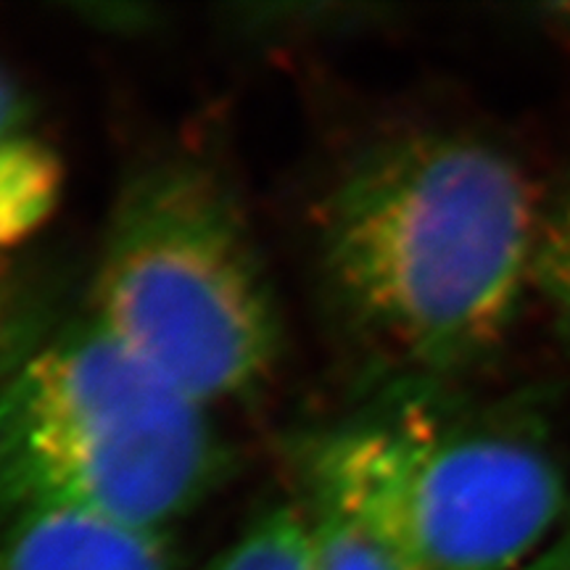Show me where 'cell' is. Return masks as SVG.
<instances>
[{
  "mask_svg": "<svg viewBox=\"0 0 570 570\" xmlns=\"http://www.w3.org/2000/svg\"><path fill=\"white\" fill-rule=\"evenodd\" d=\"M529 570H570V520L558 541Z\"/></svg>",
  "mask_w": 570,
  "mask_h": 570,
  "instance_id": "8fae6325",
  "label": "cell"
},
{
  "mask_svg": "<svg viewBox=\"0 0 570 570\" xmlns=\"http://www.w3.org/2000/svg\"><path fill=\"white\" fill-rule=\"evenodd\" d=\"M547 17L552 19L554 27H562V30L570 32V3L552 6V9H547Z\"/></svg>",
  "mask_w": 570,
  "mask_h": 570,
  "instance_id": "7c38bea8",
  "label": "cell"
},
{
  "mask_svg": "<svg viewBox=\"0 0 570 570\" xmlns=\"http://www.w3.org/2000/svg\"><path fill=\"white\" fill-rule=\"evenodd\" d=\"M0 570H180L169 537L88 512H0Z\"/></svg>",
  "mask_w": 570,
  "mask_h": 570,
  "instance_id": "5b68a950",
  "label": "cell"
},
{
  "mask_svg": "<svg viewBox=\"0 0 570 570\" xmlns=\"http://www.w3.org/2000/svg\"><path fill=\"white\" fill-rule=\"evenodd\" d=\"M206 570H315L309 525L298 499L256 512Z\"/></svg>",
  "mask_w": 570,
  "mask_h": 570,
  "instance_id": "52a82bcc",
  "label": "cell"
},
{
  "mask_svg": "<svg viewBox=\"0 0 570 570\" xmlns=\"http://www.w3.org/2000/svg\"><path fill=\"white\" fill-rule=\"evenodd\" d=\"M225 473L212 410L88 317L0 373V512L61 508L169 537Z\"/></svg>",
  "mask_w": 570,
  "mask_h": 570,
  "instance_id": "3957f363",
  "label": "cell"
},
{
  "mask_svg": "<svg viewBox=\"0 0 570 570\" xmlns=\"http://www.w3.org/2000/svg\"><path fill=\"white\" fill-rule=\"evenodd\" d=\"M541 212L479 135L412 127L348 156L317 206V283L391 396L441 394L502 344L533 291Z\"/></svg>",
  "mask_w": 570,
  "mask_h": 570,
  "instance_id": "6da1fadb",
  "label": "cell"
},
{
  "mask_svg": "<svg viewBox=\"0 0 570 570\" xmlns=\"http://www.w3.org/2000/svg\"><path fill=\"white\" fill-rule=\"evenodd\" d=\"M315 570H425L377 512L320 483L298 479Z\"/></svg>",
  "mask_w": 570,
  "mask_h": 570,
  "instance_id": "8992f818",
  "label": "cell"
},
{
  "mask_svg": "<svg viewBox=\"0 0 570 570\" xmlns=\"http://www.w3.org/2000/svg\"><path fill=\"white\" fill-rule=\"evenodd\" d=\"M441 394L317 433L298 479L377 512L425 570H529L566 531V481L525 425L454 415Z\"/></svg>",
  "mask_w": 570,
  "mask_h": 570,
  "instance_id": "277c9868",
  "label": "cell"
},
{
  "mask_svg": "<svg viewBox=\"0 0 570 570\" xmlns=\"http://www.w3.org/2000/svg\"><path fill=\"white\" fill-rule=\"evenodd\" d=\"M17 317L11 312V298L6 296L3 283H0V373L9 367L11 360H17L21 344H17Z\"/></svg>",
  "mask_w": 570,
  "mask_h": 570,
  "instance_id": "30bf717a",
  "label": "cell"
},
{
  "mask_svg": "<svg viewBox=\"0 0 570 570\" xmlns=\"http://www.w3.org/2000/svg\"><path fill=\"white\" fill-rule=\"evenodd\" d=\"M32 106L13 77L0 69V167L30 142Z\"/></svg>",
  "mask_w": 570,
  "mask_h": 570,
  "instance_id": "9c48e42d",
  "label": "cell"
},
{
  "mask_svg": "<svg viewBox=\"0 0 570 570\" xmlns=\"http://www.w3.org/2000/svg\"><path fill=\"white\" fill-rule=\"evenodd\" d=\"M85 317L212 412L273 381L281 306L223 169L194 154L130 169L106 217Z\"/></svg>",
  "mask_w": 570,
  "mask_h": 570,
  "instance_id": "7a4b0ae2",
  "label": "cell"
},
{
  "mask_svg": "<svg viewBox=\"0 0 570 570\" xmlns=\"http://www.w3.org/2000/svg\"><path fill=\"white\" fill-rule=\"evenodd\" d=\"M533 291L570 341V183L541 212Z\"/></svg>",
  "mask_w": 570,
  "mask_h": 570,
  "instance_id": "ba28073f",
  "label": "cell"
}]
</instances>
